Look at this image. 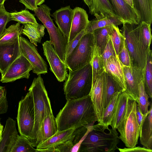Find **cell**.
<instances>
[{
  "mask_svg": "<svg viewBox=\"0 0 152 152\" xmlns=\"http://www.w3.org/2000/svg\"><path fill=\"white\" fill-rule=\"evenodd\" d=\"M56 118L58 131L91 126L98 121L89 95L78 99L67 100Z\"/></svg>",
  "mask_w": 152,
  "mask_h": 152,
  "instance_id": "obj_1",
  "label": "cell"
},
{
  "mask_svg": "<svg viewBox=\"0 0 152 152\" xmlns=\"http://www.w3.org/2000/svg\"><path fill=\"white\" fill-rule=\"evenodd\" d=\"M115 129L98 124L90 126L81 142L79 152H114L119 142Z\"/></svg>",
  "mask_w": 152,
  "mask_h": 152,
  "instance_id": "obj_2",
  "label": "cell"
},
{
  "mask_svg": "<svg viewBox=\"0 0 152 152\" xmlns=\"http://www.w3.org/2000/svg\"><path fill=\"white\" fill-rule=\"evenodd\" d=\"M68 69L69 73L63 88L66 100L78 99L89 95L92 81L91 64L75 70Z\"/></svg>",
  "mask_w": 152,
  "mask_h": 152,
  "instance_id": "obj_3",
  "label": "cell"
},
{
  "mask_svg": "<svg viewBox=\"0 0 152 152\" xmlns=\"http://www.w3.org/2000/svg\"><path fill=\"white\" fill-rule=\"evenodd\" d=\"M123 24L122 34L125 39L132 65L145 69L147 56L151 49H147L144 45L140 24L126 23Z\"/></svg>",
  "mask_w": 152,
  "mask_h": 152,
  "instance_id": "obj_4",
  "label": "cell"
},
{
  "mask_svg": "<svg viewBox=\"0 0 152 152\" xmlns=\"http://www.w3.org/2000/svg\"><path fill=\"white\" fill-rule=\"evenodd\" d=\"M28 90L32 95L34 105L35 123L33 133V139L31 142L34 147H36L41 125L45 112L51 107L43 80L40 75L34 78Z\"/></svg>",
  "mask_w": 152,
  "mask_h": 152,
  "instance_id": "obj_5",
  "label": "cell"
},
{
  "mask_svg": "<svg viewBox=\"0 0 152 152\" xmlns=\"http://www.w3.org/2000/svg\"><path fill=\"white\" fill-rule=\"evenodd\" d=\"M137 104L134 100L128 99L125 112L117 129L118 137L127 148L136 146L141 130L137 121L136 110Z\"/></svg>",
  "mask_w": 152,
  "mask_h": 152,
  "instance_id": "obj_6",
  "label": "cell"
},
{
  "mask_svg": "<svg viewBox=\"0 0 152 152\" xmlns=\"http://www.w3.org/2000/svg\"><path fill=\"white\" fill-rule=\"evenodd\" d=\"M51 11V9L48 6L42 4L33 11L34 15L46 28L49 35L50 43L54 46L59 58L64 62L67 39L54 24L50 17Z\"/></svg>",
  "mask_w": 152,
  "mask_h": 152,
  "instance_id": "obj_7",
  "label": "cell"
},
{
  "mask_svg": "<svg viewBox=\"0 0 152 152\" xmlns=\"http://www.w3.org/2000/svg\"><path fill=\"white\" fill-rule=\"evenodd\" d=\"M17 120L20 135L27 138L31 142L33 139L35 112L33 97L29 91L19 102Z\"/></svg>",
  "mask_w": 152,
  "mask_h": 152,
  "instance_id": "obj_8",
  "label": "cell"
},
{
  "mask_svg": "<svg viewBox=\"0 0 152 152\" xmlns=\"http://www.w3.org/2000/svg\"><path fill=\"white\" fill-rule=\"evenodd\" d=\"M93 43L92 33L83 36L76 47L65 59L64 62L68 69L75 70L90 62Z\"/></svg>",
  "mask_w": 152,
  "mask_h": 152,
  "instance_id": "obj_9",
  "label": "cell"
},
{
  "mask_svg": "<svg viewBox=\"0 0 152 152\" xmlns=\"http://www.w3.org/2000/svg\"><path fill=\"white\" fill-rule=\"evenodd\" d=\"M19 42L21 54L31 64L33 72L38 75L47 73V63L38 53L36 46L21 36L19 37Z\"/></svg>",
  "mask_w": 152,
  "mask_h": 152,
  "instance_id": "obj_10",
  "label": "cell"
},
{
  "mask_svg": "<svg viewBox=\"0 0 152 152\" xmlns=\"http://www.w3.org/2000/svg\"><path fill=\"white\" fill-rule=\"evenodd\" d=\"M126 85V89L124 91L129 98L138 102V85L144 80L145 69L132 65L127 66L122 64Z\"/></svg>",
  "mask_w": 152,
  "mask_h": 152,
  "instance_id": "obj_11",
  "label": "cell"
},
{
  "mask_svg": "<svg viewBox=\"0 0 152 152\" xmlns=\"http://www.w3.org/2000/svg\"><path fill=\"white\" fill-rule=\"evenodd\" d=\"M42 45L44 54L49 64L50 71L58 81L65 80L68 76L67 66L59 58L49 41L44 42Z\"/></svg>",
  "mask_w": 152,
  "mask_h": 152,
  "instance_id": "obj_12",
  "label": "cell"
},
{
  "mask_svg": "<svg viewBox=\"0 0 152 152\" xmlns=\"http://www.w3.org/2000/svg\"><path fill=\"white\" fill-rule=\"evenodd\" d=\"M32 66L23 55L18 57L9 67L1 76L0 81L2 83L13 82L23 78L28 79Z\"/></svg>",
  "mask_w": 152,
  "mask_h": 152,
  "instance_id": "obj_13",
  "label": "cell"
},
{
  "mask_svg": "<svg viewBox=\"0 0 152 152\" xmlns=\"http://www.w3.org/2000/svg\"><path fill=\"white\" fill-rule=\"evenodd\" d=\"M105 71L92 79L91 89L89 95L96 115L98 124L102 121L104 110V81Z\"/></svg>",
  "mask_w": 152,
  "mask_h": 152,
  "instance_id": "obj_14",
  "label": "cell"
},
{
  "mask_svg": "<svg viewBox=\"0 0 152 152\" xmlns=\"http://www.w3.org/2000/svg\"><path fill=\"white\" fill-rule=\"evenodd\" d=\"M21 54L19 37L13 42L0 45V72L1 76Z\"/></svg>",
  "mask_w": 152,
  "mask_h": 152,
  "instance_id": "obj_15",
  "label": "cell"
},
{
  "mask_svg": "<svg viewBox=\"0 0 152 152\" xmlns=\"http://www.w3.org/2000/svg\"><path fill=\"white\" fill-rule=\"evenodd\" d=\"M117 16L123 23L138 24L140 23L139 15L134 9L124 0H108Z\"/></svg>",
  "mask_w": 152,
  "mask_h": 152,
  "instance_id": "obj_16",
  "label": "cell"
},
{
  "mask_svg": "<svg viewBox=\"0 0 152 152\" xmlns=\"http://www.w3.org/2000/svg\"><path fill=\"white\" fill-rule=\"evenodd\" d=\"M58 131L56 118L53 115L51 108H48L46 110L41 125L36 147L51 137Z\"/></svg>",
  "mask_w": 152,
  "mask_h": 152,
  "instance_id": "obj_17",
  "label": "cell"
},
{
  "mask_svg": "<svg viewBox=\"0 0 152 152\" xmlns=\"http://www.w3.org/2000/svg\"><path fill=\"white\" fill-rule=\"evenodd\" d=\"M19 135L16 128V121L9 117L1 133L0 152H10Z\"/></svg>",
  "mask_w": 152,
  "mask_h": 152,
  "instance_id": "obj_18",
  "label": "cell"
},
{
  "mask_svg": "<svg viewBox=\"0 0 152 152\" xmlns=\"http://www.w3.org/2000/svg\"><path fill=\"white\" fill-rule=\"evenodd\" d=\"M105 72L109 75L115 82L121 92L126 89L122 64L118 57L110 58L104 65Z\"/></svg>",
  "mask_w": 152,
  "mask_h": 152,
  "instance_id": "obj_19",
  "label": "cell"
},
{
  "mask_svg": "<svg viewBox=\"0 0 152 152\" xmlns=\"http://www.w3.org/2000/svg\"><path fill=\"white\" fill-rule=\"evenodd\" d=\"M73 11L69 5L62 7L56 11L52 15L56 24L61 33L66 37L68 41Z\"/></svg>",
  "mask_w": 152,
  "mask_h": 152,
  "instance_id": "obj_20",
  "label": "cell"
},
{
  "mask_svg": "<svg viewBox=\"0 0 152 152\" xmlns=\"http://www.w3.org/2000/svg\"><path fill=\"white\" fill-rule=\"evenodd\" d=\"M73 13L68 43L71 42L82 31L86 28L89 20L86 11L77 7L73 9Z\"/></svg>",
  "mask_w": 152,
  "mask_h": 152,
  "instance_id": "obj_21",
  "label": "cell"
},
{
  "mask_svg": "<svg viewBox=\"0 0 152 152\" xmlns=\"http://www.w3.org/2000/svg\"><path fill=\"white\" fill-rule=\"evenodd\" d=\"M76 130L72 128L58 131L51 137L36 147L37 152H42L50 148H54L59 145L70 140L75 136Z\"/></svg>",
  "mask_w": 152,
  "mask_h": 152,
  "instance_id": "obj_22",
  "label": "cell"
},
{
  "mask_svg": "<svg viewBox=\"0 0 152 152\" xmlns=\"http://www.w3.org/2000/svg\"><path fill=\"white\" fill-rule=\"evenodd\" d=\"M89 8V13L96 19L109 16L118 17L108 0H92Z\"/></svg>",
  "mask_w": 152,
  "mask_h": 152,
  "instance_id": "obj_23",
  "label": "cell"
},
{
  "mask_svg": "<svg viewBox=\"0 0 152 152\" xmlns=\"http://www.w3.org/2000/svg\"><path fill=\"white\" fill-rule=\"evenodd\" d=\"M150 112L141 128L139 137L141 144L144 147L152 150V105Z\"/></svg>",
  "mask_w": 152,
  "mask_h": 152,
  "instance_id": "obj_24",
  "label": "cell"
},
{
  "mask_svg": "<svg viewBox=\"0 0 152 152\" xmlns=\"http://www.w3.org/2000/svg\"><path fill=\"white\" fill-rule=\"evenodd\" d=\"M24 25L22 34L26 36L30 42L37 46V43L41 42L45 34V26L43 25L38 23H28Z\"/></svg>",
  "mask_w": 152,
  "mask_h": 152,
  "instance_id": "obj_25",
  "label": "cell"
},
{
  "mask_svg": "<svg viewBox=\"0 0 152 152\" xmlns=\"http://www.w3.org/2000/svg\"><path fill=\"white\" fill-rule=\"evenodd\" d=\"M133 8L139 15L140 22L150 24L152 21V0H133Z\"/></svg>",
  "mask_w": 152,
  "mask_h": 152,
  "instance_id": "obj_26",
  "label": "cell"
},
{
  "mask_svg": "<svg viewBox=\"0 0 152 152\" xmlns=\"http://www.w3.org/2000/svg\"><path fill=\"white\" fill-rule=\"evenodd\" d=\"M123 22L119 18L116 17L109 16L104 18L89 20L88 24L84 30V34L91 33L95 30L106 26L113 25L118 26Z\"/></svg>",
  "mask_w": 152,
  "mask_h": 152,
  "instance_id": "obj_27",
  "label": "cell"
},
{
  "mask_svg": "<svg viewBox=\"0 0 152 152\" xmlns=\"http://www.w3.org/2000/svg\"><path fill=\"white\" fill-rule=\"evenodd\" d=\"M129 97L124 91L119 94L115 113L110 125L112 128L117 129L124 115Z\"/></svg>",
  "mask_w": 152,
  "mask_h": 152,
  "instance_id": "obj_28",
  "label": "cell"
},
{
  "mask_svg": "<svg viewBox=\"0 0 152 152\" xmlns=\"http://www.w3.org/2000/svg\"><path fill=\"white\" fill-rule=\"evenodd\" d=\"M113 25L99 28L94 30L92 34L94 41L101 54L105 47L113 28Z\"/></svg>",
  "mask_w": 152,
  "mask_h": 152,
  "instance_id": "obj_29",
  "label": "cell"
},
{
  "mask_svg": "<svg viewBox=\"0 0 152 152\" xmlns=\"http://www.w3.org/2000/svg\"><path fill=\"white\" fill-rule=\"evenodd\" d=\"M90 63L92 69V79L101 74L105 71L104 65L101 54L94 40L91 59Z\"/></svg>",
  "mask_w": 152,
  "mask_h": 152,
  "instance_id": "obj_30",
  "label": "cell"
},
{
  "mask_svg": "<svg viewBox=\"0 0 152 152\" xmlns=\"http://www.w3.org/2000/svg\"><path fill=\"white\" fill-rule=\"evenodd\" d=\"M121 91L112 77L105 72L104 81V109L109 104L114 94Z\"/></svg>",
  "mask_w": 152,
  "mask_h": 152,
  "instance_id": "obj_31",
  "label": "cell"
},
{
  "mask_svg": "<svg viewBox=\"0 0 152 152\" xmlns=\"http://www.w3.org/2000/svg\"><path fill=\"white\" fill-rule=\"evenodd\" d=\"M23 28V26L18 22L6 28L0 38V45L15 42L21 34Z\"/></svg>",
  "mask_w": 152,
  "mask_h": 152,
  "instance_id": "obj_32",
  "label": "cell"
},
{
  "mask_svg": "<svg viewBox=\"0 0 152 152\" xmlns=\"http://www.w3.org/2000/svg\"><path fill=\"white\" fill-rule=\"evenodd\" d=\"M120 92L115 93L110 102L104 110L101 122L98 124L109 128L115 111Z\"/></svg>",
  "mask_w": 152,
  "mask_h": 152,
  "instance_id": "obj_33",
  "label": "cell"
},
{
  "mask_svg": "<svg viewBox=\"0 0 152 152\" xmlns=\"http://www.w3.org/2000/svg\"><path fill=\"white\" fill-rule=\"evenodd\" d=\"M152 53H148L145 67L144 85L145 91L151 99L152 97Z\"/></svg>",
  "mask_w": 152,
  "mask_h": 152,
  "instance_id": "obj_34",
  "label": "cell"
},
{
  "mask_svg": "<svg viewBox=\"0 0 152 152\" xmlns=\"http://www.w3.org/2000/svg\"><path fill=\"white\" fill-rule=\"evenodd\" d=\"M37 152L31 142L26 137L19 135L10 152Z\"/></svg>",
  "mask_w": 152,
  "mask_h": 152,
  "instance_id": "obj_35",
  "label": "cell"
},
{
  "mask_svg": "<svg viewBox=\"0 0 152 152\" xmlns=\"http://www.w3.org/2000/svg\"><path fill=\"white\" fill-rule=\"evenodd\" d=\"M10 16L11 20L15 21L23 25L38 23L34 15L27 10L10 13Z\"/></svg>",
  "mask_w": 152,
  "mask_h": 152,
  "instance_id": "obj_36",
  "label": "cell"
},
{
  "mask_svg": "<svg viewBox=\"0 0 152 152\" xmlns=\"http://www.w3.org/2000/svg\"><path fill=\"white\" fill-rule=\"evenodd\" d=\"M138 92L137 106L140 108L142 114H145L148 112V107L151 102H150L149 101V97L145 90L144 80H142L138 85Z\"/></svg>",
  "mask_w": 152,
  "mask_h": 152,
  "instance_id": "obj_37",
  "label": "cell"
},
{
  "mask_svg": "<svg viewBox=\"0 0 152 152\" xmlns=\"http://www.w3.org/2000/svg\"><path fill=\"white\" fill-rule=\"evenodd\" d=\"M113 28L110 35L116 54L118 57L119 53L121 49L124 36L121 32L118 27L113 25Z\"/></svg>",
  "mask_w": 152,
  "mask_h": 152,
  "instance_id": "obj_38",
  "label": "cell"
},
{
  "mask_svg": "<svg viewBox=\"0 0 152 152\" xmlns=\"http://www.w3.org/2000/svg\"><path fill=\"white\" fill-rule=\"evenodd\" d=\"M141 36L144 45L148 50H150L152 39L151 24L142 21L139 23Z\"/></svg>",
  "mask_w": 152,
  "mask_h": 152,
  "instance_id": "obj_39",
  "label": "cell"
},
{
  "mask_svg": "<svg viewBox=\"0 0 152 152\" xmlns=\"http://www.w3.org/2000/svg\"><path fill=\"white\" fill-rule=\"evenodd\" d=\"M118 58L123 65L129 66H131L132 65L130 54L126 45L124 36L121 48L119 53Z\"/></svg>",
  "mask_w": 152,
  "mask_h": 152,
  "instance_id": "obj_40",
  "label": "cell"
},
{
  "mask_svg": "<svg viewBox=\"0 0 152 152\" xmlns=\"http://www.w3.org/2000/svg\"><path fill=\"white\" fill-rule=\"evenodd\" d=\"M10 21V13L6 11L3 5L0 8V38L6 29L7 25Z\"/></svg>",
  "mask_w": 152,
  "mask_h": 152,
  "instance_id": "obj_41",
  "label": "cell"
},
{
  "mask_svg": "<svg viewBox=\"0 0 152 152\" xmlns=\"http://www.w3.org/2000/svg\"><path fill=\"white\" fill-rule=\"evenodd\" d=\"M101 56L104 65L107 60L111 57H118L110 37Z\"/></svg>",
  "mask_w": 152,
  "mask_h": 152,
  "instance_id": "obj_42",
  "label": "cell"
},
{
  "mask_svg": "<svg viewBox=\"0 0 152 152\" xmlns=\"http://www.w3.org/2000/svg\"><path fill=\"white\" fill-rule=\"evenodd\" d=\"M84 34H85L84 30H83L76 36L71 42L67 43L65 51V58L71 53L76 47Z\"/></svg>",
  "mask_w": 152,
  "mask_h": 152,
  "instance_id": "obj_43",
  "label": "cell"
},
{
  "mask_svg": "<svg viewBox=\"0 0 152 152\" xmlns=\"http://www.w3.org/2000/svg\"><path fill=\"white\" fill-rule=\"evenodd\" d=\"M8 109L6 90L3 87L0 89V115L6 113Z\"/></svg>",
  "mask_w": 152,
  "mask_h": 152,
  "instance_id": "obj_44",
  "label": "cell"
},
{
  "mask_svg": "<svg viewBox=\"0 0 152 152\" xmlns=\"http://www.w3.org/2000/svg\"><path fill=\"white\" fill-rule=\"evenodd\" d=\"M74 137L70 140L60 144L55 147L54 148L55 152H71L74 146L73 142Z\"/></svg>",
  "mask_w": 152,
  "mask_h": 152,
  "instance_id": "obj_45",
  "label": "cell"
},
{
  "mask_svg": "<svg viewBox=\"0 0 152 152\" xmlns=\"http://www.w3.org/2000/svg\"><path fill=\"white\" fill-rule=\"evenodd\" d=\"M118 150L121 152H152V150L145 147L140 146L133 148H118Z\"/></svg>",
  "mask_w": 152,
  "mask_h": 152,
  "instance_id": "obj_46",
  "label": "cell"
},
{
  "mask_svg": "<svg viewBox=\"0 0 152 152\" xmlns=\"http://www.w3.org/2000/svg\"><path fill=\"white\" fill-rule=\"evenodd\" d=\"M150 112L149 110L148 112L145 114H142L139 107L137 106L136 108V115L137 122L141 128L146 118Z\"/></svg>",
  "mask_w": 152,
  "mask_h": 152,
  "instance_id": "obj_47",
  "label": "cell"
},
{
  "mask_svg": "<svg viewBox=\"0 0 152 152\" xmlns=\"http://www.w3.org/2000/svg\"><path fill=\"white\" fill-rule=\"evenodd\" d=\"M19 1L26 8L33 11L38 7L36 4V0H19Z\"/></svg>",
  "mask_w": 152,
  "mask_h": 152,
  "instance_id": "obj_48",
  "label": "cell"
},
{
  "mask_svg": "<svg viewBox=\"0 0 152 152\" xmlns=\"http://www.w3.org/2000/svg\"><path fill=\"white\" fill-rule=\"evenodd\" d=\"M131 7L133 8V0H124Z\"/></svg>",
  "mask_w": 152,
  "mask_h": 152,
  "instance_id": "obj_49",
  "label": "cell"
},
{
  "mask_svg": "<svg viewBox=\"0 0 152 152\" xmlns=\"http://www.w3.org/2000/svg\"><path fill=\"white\" fill-rule=\"evenodd\" d=\"M85 4L89 8L90 7L91 5L92 0H83Z\"/></svg>",
  "mask_w": 152,
  "mask_h": 152,
  "instance_id": "obj_50",
  "label": "cell"
},
{
  "mask_svg": "<svg viewBox=\"0 0 152 152\" xmlns=\"http://www.w3.org/2000/svg\"><path fill=\"white\" fill-rule=\"evenodd\" d=\"M45 0H36V2L37 5L39 6L42 4L44 2Z\"/></svg>",
  "mask_w": 152,
  "mask_h": 152,
  "instance_id": "obj_51",
  "label": "cell"
},
{
  "mask_svg": "<svg viewBox=\"0 0 152 152\" xmlns=\"http://www.w3.org/2000/svg\"><path fill=\"white\" fill-rule=\"evenodd\" d=\"M6 0H0V8L4 5V3Z\"/></svg>",
  "mask_w": 152,
  "mask_h": 152,
  "instance_id": "obj_52",
  "label": "cell"
},
{
  "mask_svg": "<svg viewBox=\"0 0 152 152\" xmlns=\"http://www.w3.org/2000/svg\"><path fill=\"white\" fill-rule=\"evenodd\" d=\"M3 130V126L1 124H0V133L2 132Z\"/></svg>",
  "mask_w": 152,
  "mask_h": 152,
  "instance_id": "obj_53",
  "label": "cell"
},
{
  "mask_svg": "<svg viewBox=\"0 0 152 152\" xmlns=\"http://www.w3.org/2000/svg\"><path fill=\"white\" fill-rule=\"evenodd\" d=\"M1 133L2 132L0 133V142L1 141Z\"/></svg>",
  "mask_w": 152,
  "mask_h": 152,
  "instance_id": "obj_54",
  "label": "cell"
},
{
  "mask_svg": "<svg viewBox=\"0 0 152 152\" xmlns=\"http://www.w3.org/2000/svg\"><path fill=\"white\" fill-rule=\"evenodd\" d=\"M3 86H0V89L2 88H3Z\"/></svg>",
  "mask_w": 152,
  "mask_h": 152,
  "instance_id": "obj_55",
  "label": "cell"
},
{
  "mask_svg": "<svg viewBox=\"0 0 152 152\" xmlns=\"http://www.w3.org/2000/svg\"><path fill=\"white\" fill-rule=\"evenodd\" d=\"M1 122H0V124H1Z\"/></svg>",
  "mask_w": 152,
  "mask_h": 152,
  "instance_id": "obj_56",
  "label": "cell"
}]
</instances>
